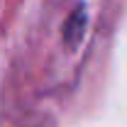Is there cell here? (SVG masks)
I'll return each mask as SVG.
<instances>
[{
  "instance_id": "1",
  "label": "cell",
  "mask_w": 127,
  "mask_h": 127,
  "mask_svg": "<svg viewBox=\"0 0 127 127\" xmlns=\"http://www.w3.org/2000/svg\"><path fill=\"white\" fill-rule=\"evenodd\" d=\"M83 32H86V10L76 7V12H71V17L64 25V42H66V47H76L81 42V37H83Z\"/></svg>"
}]
</instances>
